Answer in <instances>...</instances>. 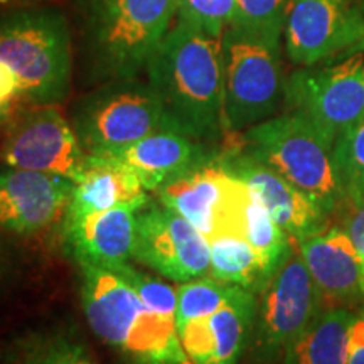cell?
Returning a JSON list of instances; mask_svg holds the SVG:
<instances>
[{
  "mask_svg": "<svg viewBox=\"0 0 364 364\" xmlns=\"http://www.w3.org/2000/svg\"><path fill=\"white\" fill-rule=\"evenodd\" d=\"M149 85L182 134L215 142L225 127L221 39L179 17L149 58Z\"/></svg>",
  "mask_w": 364,
  "mask_h": 364,
  "instance_id": "6da1fadb",
  "label": "cell"
},
{
  "mask_svg": "<svg viewBox=\"0 0 364 364\" xmlns=\"http://www.w3.org/2000/svg\"><path fill=\"white\" fill-rule=\"evenodd\" d=\"M241 150L265 164L332 218L343 203L336 172L334 142L299 112L250 127Z\"/></svg>",
  "mask_w": 364,
  "mask_h": 364,
  "instance_id": "7a4b0ae2",
  "label": "cell"
},
{
  "mask_svg": "<svg viewBox=\"0 0 364 364\" xmlns=\"http://www.w3.org/2000/svg\"><path fill=\"white\" fill-rule=\"evenodd\" d=\"M0 59L19 83V97L33 105H56L71 80L70 31L56 9H27L0 17Z\"/></svg>",
  "mask_w": 364,
  "mask_h": 364,
  "instance_id": "3957f363",
  "label": "cell"
},
{
  "mask_svg": "<svg viewBox=\"0 0 364 364\" xmlns=\"http://www.w3.org/2000/svg\"><path fill=\"white\" fill-rule=\"evenodd\" d=\"M221 58L226 134L272 118L285 98L280 38L228 26Z\"/></svg>",
  "mask_w": 364,
  "mask_h": 364,
  "instance_id": "277c9868",
  "label": "cell"
},
{
  "mask_svg": "<svg viewBox=\"0 0 364 364\" xmlns=\"http://www.w3.org/2000/svg\"><path fill=\"white\" fill-rule=\"evenodd\" d=\"M73 129L91 156H108L157 132H181L152 86L135 78L115 80L86 97Z\"/></svg>",
  "mask_w": 364,
  "mask_h": 364,
  "instance_id": "5b68a950",
  "label": "cell"
},
{
  "mask_svg": "<svg viewBox=\"0 0 364 364\" xmlns=\"http://www.w3.org/2000/svg\"><path fill=\"white\" fill-rule=\"evenodd\" d=\"M179 0H95L90 33L102 70L135 78L169 31Z\"/></svg>",
  "mask_w": 364,
  "mask_h": 364,
  "instance_id": "8992f818",
  "label": "cell"
},
{
  "mask_svg": "<svg viewBox=\"0 0 364 364\" xmlns=\"http://www.w3.org/2000/svg\"><path fill=\"white\" fill-rule=\"evenodd\" d=\"M297 245L279 272L262 290L250 346L257 364L285 361L292 346L324 311Z\"/></svg>",
  "mask_w": 364,
  "mask_h": 364,
  "instance_id": "52a82bcc",
  "label": "cell"
},
{
  "mask_svg": "<svg viewBox=\"0 0 364 364\" xmlns=\"http://www.w3.org/2000/svg\"><path fill=\"white\" fill-rule=\"evenodd\" d=\"M159 203L174 209L211 241L216 236H243L248 186L213 152L156 191Z\"/></svg>",
  "mask_w": 364,
  "mask_h": 364,
  "instance_id": "ba28073f",
  "label": "cell"
},
{
  "mask_svg": "<svg viewBox=\"0 0 364 364\" xmlns=\"http://www.w3.org/2000/svg\"><path fill=\"white\" fill-rule=\"evenodd\" d=\"M285 100L336 142L364 120V53L295 71L285 81Z\"/></svg>",
  "mask_w": 364,
  "mask_h": 364,
  "instance_id": "9c48e42d",
  "label": "cell"
},
{
  "mask_svg": "<svg viewBox=\"0 0 364 364\" xmlns=\"http://www.w3.org/2000/svg\"><path fill=\"white\" fill-rule=\"evenodd\" d=\"M85 152L78 135L53 105H36L12 122L0 147L7 167L66 177L76 182Z\"/></svg>",
  "mask_w": 364,
  "mask_h": 364,
  "instance_id": "30bf717a",
  "label": "cell"
},
{
  "mask_svg": "<svg viewBox=\"0 0 364 364\" xmlns=\"http://www.w3.org/2000/svg\"><path fill=\"white\" fill-rule=\"evenodd\" d=\"M134 258L179 284L208 277L211 265L206 236L174 209L152 201L136 216Z\"/></svg>",
  "mask_w": 364,
  "mask_h": 364,
  "instance_id": "8fae6325",
  "label": "cell"
},
{
  "mask_svg": "<svg viewBox=\"0 0 364 364\" xmlns=\"http://www.w3.org/2000/svg\"><path fill=\"white\" fill-rule=\"evenodd\" d=\"M285 49L297 66H314L344 54L364 33V14L354 0H290Z\"/></svg>",
  "mask_w": 364,
  "mask_h": 364,
  "instance_id": "7c38bea8",
  "label": "cell"
},
{
  "mask_svg": "<svg viewBox=\"0 0 364 364\" xmlns=\"http://www.w3.org/2000/svg\"><path fill=\"white\" fill-rule=\"evenodd\" d=\"M75 182L46 172L0 171V230L33 236L66 215Z\"/></svg>",
  "mask_w": 364,
  "mask_h": 364,
  "instance_id": "4fadbf2b",
  "label": "cell"
},
{
  "mask_svg": "<svg viewBox=\"0 0 364 364\" xmlns=\"http://www.w3.org/2000/svg\"><path fill=\"white\" fill-rule=\"evenodd\" d=\"M223 161L228 169L248 186L273 221L294 243L321 233L329 226L331 218L326 216L306 194L265 164L248 156L245 150H228L223 154Z\"/></svg>",
  "mask_w": 364,
  "mask_h": 364,
  "instance_id": "5bb4252c",
  "label": "cell"
},
{
  "mask_svg": "<svg viewBox=\"0 0 364 364\" xmlns=\"http://www.w3.org/2000/svg\"><path fill=\"white\" fill-rule=\"evenodd\" d=\"M295 245L326 309L363 306L364 263L344 228L327 226Z\"/></svg>",
  "mask_w": 364,
  "mask_h": 364,
  "instance_id": "9a60e30c",
  "label": "cell"
},
{
  "mask_svg": "<svg viewBox=\"0 0 364 364\" xmlns=\"http://www.w3.org/2000/svg\"><path fill=\"white\" fill-rule=\"evenodd\" d=\"M257 306V294L240 287L213 316L198 318L177 329L191 361L194 364H238L252 341Z\"/></svg>",
  "mask_w": 364,
  "mask_h": 364,
  "instance_id": "2e32d148",
  "label": "cell"
},
{
  "mask_svg": "<svg viewBox=\"0 0 364 364\" xmlns=\"http://www.w3.org/2000/svg\"><path fill=\"white\" fill-rule=\"evenodd\" d=\"M145 204H118L112 209L65 220L68 252L80 267L117 270L134 257L136 216Z\"/></svg>",
  "mask_w": 364,
  "mask_h": 364,
  "instance_id": "e0dca14e",
  "label": "cell"
},
{
  "mask_svg": "<svg viewBox=\"0 0 364 364\" xmlns=\"http://www.w3.org/2000/svg\"><path fill=\"white\" fill-rule=\"evenodd\" d=\"M81 299L91 331L120 351L145 311L142 300L117 272L100 267H81Z\"/></svg>",
  "mask_w": 364,
  "mask_h": 364,
  "instance_id": "ac0fdd59",
  "label": "cell"
},
{
  "mask_svg": "<svg viewBox=\"0 0 364 364\" xmlns=\"http://www.w3.org/2000/svg\"><path fill=\"white\" fill-rule=\"evenodd\" d=\"M213 152L215 150L209 149L206 142L182 132L167 130L145 136L129 147L108 154V157L125 164L149 193H156L166 182L176 179Z\"/></svg>",
  "mask_w": 364,
  "mask_h": 364,
  "instance_id": "d6986e66",
  "label": "cell"
},
{
  "mask_svg": "<svg viewBox=\"0 0 364 364\" xmlns=\"http://www.w3.org/2000/svg\"><path fill=\"white\" fill-rule=\"evenodd\" d=\"M147 193L125 164L108 156L88 154L73 186L65 220L105 211L118 204H147L150 201Z\"/></svg>",
  "mask_w": 364,
  "mask_h": 364,
  "instance_id": "ffe728a7",
  "label": "cell"
},
{
  "mask_svg": "<svg viewBox=\"0 0 364 364\" xmlns=\"http://www.w3.org/2000/svg\"><path fill=\"white\" fill-rule=\"evenodd\" d=\"M353 311L327 307L285 356V364H346Z\"/></svg>",
  "mask_w": 364,
  "mask_h": 364,
  "instance_id": "44dd1931",
  "label": "cell"
},
{
  "mask_svg": "<svg viewBox=\"0 0 364 364\" xmlns=\"http://www.w3.org/2000/svg\"><path fill=\"white\" fill-rule=\"evenodd\" d=\"M209 275L223 284L241 287L260 295L272 280L260 255L243 236H216L209 241Z\"/></svg>",
  "mask_w": 364,
  "mask_h": 364,
  "instance_id": "7402d4cb",
  "label": "cell"
},
{
  "mask_svg": "<svg viewBox=\"0 0 364 364\" xmlns=\"http://www.w3.org/2000/svg\"><path fill=\"white\" fill-rule=\"evenodd\" d=\"M243 238L260 255L272 279L289 260L295 247L290 236L273 221V218L253 194L250 196V201L245 208Z\"/></svg>",
  "mask_w": 364,
  "mask_h": 364,
  "instance_id": "603a6c76",
  "label": "cell"
},
{
  "mask_svg": "<svg viewBox=\"0 0 364 364\" xmlns=\"http://www.w3.org/2000/svg\"><path fill=\"white\" fill-rule=\"evenodd\" d=\"M334 162L343 193L339 206L364 203V120L336 140Z\"/></svg>",
  "mask_w": 364,
  "mask_h": 364,
  "instance_id": "cb8c5ba5",
  "label": "cell"
},
{
  "mask_svg": "<svg viewBox=\"0 0 364 364\" xmlns=\"http://www.w3.org/2000/svg\"><path fill=\"white\" fill-rule=\"evenodd\" d=\"M240 287L223 284L211 275L184 282L177 287V329L189 322L213 316L236 294Z\"/></svg>",
  "mask_w": 364,
  "mask_h": 364,
  "instance_id": "d4e9b609",
  "label": "cell"
},
{
  "mask_svg": "<svg viewBox=\"0 0 364 364\" xmlns=\"http://www.w3.org/2000/svg\"><path fill=\"white\" fill-rule=\"evenodd\" d=\"M290 0H236L230 26L282 38Z\"/></svg>",
  "mask_w": 364,
  "mask_h": 364,
  "instance_id": "484cf974",
  "label": "cell"
},
{
  "mask_svg": "<svg viewBox=\"0 0 364 364\" xmlns=\"http://www.w3.org/2000/svg\"><path fill=\"white\" fill-rule=\"evenodd\" d=\"M118 275H122L129 282L132 289L135 290L139 299L149 311L162 314V316L176 317L177 311V289L171 287L166 282L154 279V277L145 275V273L139 272L129 263L120 265L117 268Z\"/></svg>",
  "mask_w": 364,
  "mask_h": 364,
  "instance_id": "4316f807",
  "label": "cell"
},
{
  "mask_svg": "<svg viewBox=\"0 0 364 364\" xmlns=\"http://www.w3.org/2000/svg\"><path fill=\"white\" fill-rule=\"evenodd\" d=\"M236 0H179V17L199 27L213 38L221 39L233 21Z\"/></svg>",
  "mask_w": 364,
  "mask_h": 364,
  "instance_id": "83f0119b",
  "label": "cell"
},
{
  "mask_svg": "<svg viewBox=\"0 0 364 364\" xmlns=\"http://www.w3.org/2000/svg\"><path fill=\"white\" fill-rule=\"evenodd\" d=\"M16 364H97L78 343L68 339H49L33 346Z\"/></svg>",
  "mask_w": 364,
  "mask_h": 364,
  "instance_id": "f1b7e54d",
  "label": "cell"
},
{
  "mask_svg": "<svg viewBox=\"0 0 364 364\" xmlns=\"http://www.w3.org/2000/svg\"><path fill=\"white\" fill-rule=\"evenodd\" d=\"M334 216L339 218V226L344 228L346 233L353 240L364 263V203L356 206H339Z\"/></svg>",
  "mask_w": 364,
  "mask_h": 364,
  "instance_id": "f546056e",
  "label": "cell"
},
{
  "mask_svg": "<svg viewBox=\"0 0 364 364\" xmlns=\"http://www.w3.org/2000/svg\"><path fill=\"white\" fill-rule=\"evenodd\" d=\"M346 364H364V309L354 316L349 329Z\"/></svg>",
  "mask_w": 364,
  "mask_h": 364,
  "instance_id": "4dcf8cb0",
  "label": "cell"
},
{
  "mask_svg": "<svg viewBox=\"0 0 364 364\" xmlns=\"http://www.w3.org/2000/svg\"><path fill=\"white\" fill-rule=\"evenodd\" d=\"M19 97V83L16 75L0 59V105H12L14 98Z\"/></svg>",
  "mask_w": 364,
  "mask_h": 364,
  "instance_id": "1f68e13d",
  "label": "cell"
},
{
  "mask_svg": "<svg viewBox=\"0 0 364 364\" xmlns=\"http://www.w3.org/2000/svg\"><path fill=\"white\" fill-rule=\"evenodd\" d=\"M356 53H364V33L361 38H359L356 43H354L351 48H349L348 51L343 54V56H351V54H356Z\"/></svg>",
  "mask_w": 364,
  "mask_h": 364,
  "instance_id": "d6a6232c",
  "label": "cell"
},
{
  "mask_svg": "<svg viewBox=\"0 0 364 364\" xmlns=\"http://www.w3.org/2000/svg\"><path fill=\"white\" fill-rule=\"evenodd\" d=\"M9 113H11V105H0V124L7 120Z\"/></svg>",
  "mask_w": 364,
  "mask_h": 364,
  "instance_id": "836d02e7",
  "label": "cell"
},
{
  "mask_svg": "<svg viewBox=\"0 0 364 364\" xmlns=\"http://www.w3.org/2000/svg\"><path fill=\"white\" fill-rule=\"evenodd\" d=\"M354 2H356V4H358V7H359V9H361V12L364 14V0H354Z\"/></svg>",
  "mask_w": 364,
  "mask_h": 364,
  "instance_id": "e575fe53",
  "label": "cell"
},
{
  "mask_svg": "<svg viewBox=\"0 0 364 364\" xmlns=\"http://www.w3.org/2000/svg\"><path fill=\"white\" fill-rule=\"evenodd\" d=\"M0 277H2V267H0Z\"/></svg>",
  "mask_w": 364,
  "mask_h": 364,
  "instance_id": "d590c367",
  "label": "cell"
}]
</instances>
